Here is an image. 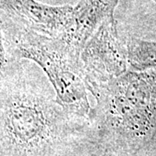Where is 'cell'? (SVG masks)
Masks as SVG:
<instances>
[{
    "label": "cell",
    "instance_id": "7",
    "mask_svg": "<svg viewBox=\"0 0 156 156\" xmlns=\"http://www.w3.org/2000/svg\"><path fill=\"white\" fill-rule=\"evenodd\" d=\"M125 44L129 70L143 71L156 69V40L149 41L128 37Z\"/></svg>",
    "mask_w": 156,
    "mask_h": 156
},
{
    "label": "cell",
    "instance_id": "9",
    "mask_svg": "<svg viewBox=\"0 0 156 156\" xmlns=\"http://www.w3.org/2000/svg\"><path fill=\"white\" fill-rule=\"evenodd\" d=\"M4 1H5V0H0V5H1V4H2V3L4 2Z\"/></svg>",
    "mask_w": 156,
    "mask_h": 156
},
{
    "label": "cell",
    "instance_id": "6",
    "mask_svg": "<svg viewBox=\"0 0 156 156\" xmlns=\"http://www.w3.org/2000/svg\"><path fill=\"white\" fill-rule=\"evenodd\" d=\"M119 0H79L73 7L72 25L65 40L83 51L97 28L114 17Z\"/></svg>",
    "mask_w": 156,
    "mask_h": 156
},
{
    "label": "cell",
    "instance_id": "10",
    "mask_svg": "<svg viewBox=\"0 0 156 156\" xmlns=\"http://www.w3.org/2000/svg\"><path fill=\"white\" fill-rule=\"evenodd\" d=\"M152 1H154V2H155L156 3V0H152Z\"/></svg>",
    "mask_w": 156,
    "mask_h": 156
},
{
    "label": "cell",
    "instance_id": "3",
    "mask_svg": "<svg viewBox=\"0 0 156 156\" xmlns=\"http://www.w3.org/2000/svg\"><path fill=\"white\" fill-rule=\"evenodd\" d=\"M0 17L7 46L13 56L38 65L54 89L56 101L69 111L90 121L92 108L84 83L82 50L64 38L23 28L1 11Z\"/></svg>",
    "mask_w": 156,
    "mask_h": 156
},
{
    "label": "cell",
    "instance_id": "2",
    "mask_svg": "<svg viewBox=\"0 0 156 156\" xmlns=\"http://www.w3.org/2000/svg\"><path fill=\"white\" fill-rule=\"evenodd\" d=\"M100 156H135L156 143V69L129 70L90 91Z\"/></svg>",
    "mask_w": 156,
    "mask_h": 156
},
{
    "label": "cell",
    "instance_id": "4",
    "mask_svg": "<svg viewBox=\"0 0 156 156\" xmlns=\"http://www.w3.org/2000/svg\"><path fill=\"white\" fill-rule=\"evenodd\" d=\"M81 61L89 92L128 71L127 47L118 36L115 17L106 19L90 37L81 53Z\"/></svg>",
    "mask_w": 156,
    "mask_h": 156
},
{
    "label": "cell",
    "instance_id": "1",
    "mask_svg": "<svg viewBox=\"0 0 156 156\" xmlns=\"http://www.w3.org/2000/svg\"><path fill=\"white\" fill-rule=\"evenodd\" d=\"M31 66L0 85V156H100L90 121L59 104Z\"/></svg>",
    "mask_w": 156,
    "mask_h": 156
},
{
    "label": "cell",
    "instance_id": "5",
    "mask_svg": "<svg viewBox=\"0 0 156 156\" xmlns=\"http://www.w3.org/2000/svg\"><path fill=\"white\" fill-rule=\"evenodd\" d=\"M0 11L23 28L51 37L65 38L72 25L70 5H48L37 0H5Z\"/></svg>",
    "mask_w": 156,
    "mask_h": 156
},
{
    "label": "cell",
    "instance_id": "8",
    "mask_svg": "<svg viewBox=\"0 0 156 156\" xmlns=\"http://www.w3.org/2000/svg\"><path fill=\"white\" fill-rule=\"evenodd\" d=\"M23 63V62L13 56L7 46L0 17V85L15 76L22 68Z\"/></svg>",
    "mask_w": 156,
    "mask_h": 156
}]
</instances>
